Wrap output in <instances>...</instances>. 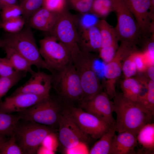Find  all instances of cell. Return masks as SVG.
Here are the masks:
<instances>
[{
	"instance_id": "2e32d148",
	"label": "cell",
	"mask_w": 154,
	"mask_h": 154,
	"mask_svg": "<svg viewBox=\"0 0 154 154\" xmlns=\"http://www.w3.org/2000/svg\"><path fill=\"white\" fill-rule=\"evenodd\" d=\"M61 13L51 11L42 7L29 19V26L36 29L50 32Z\"/></svg>"
},
{
	"instance_id": "d6986e66",
	"label": "cell",
	"mask_w": 154,
	"mask_h": 154,
	"mask_svg": "<svg viewBox=\"0 0 154 154\" xmlns=\"http://www.w3.org/2000/svg\"><path fill=\"white\" fill-rule=\"evenodd\" d=\"M132 12L137 24H147L150 19L151 0H121Z\"/></svg>"
},
{
	"instance_id": "d590c367",
	"label": "cell",
	"mask_w": 154,
	"mask_h": 154,
	"mask_svg": "<svg viewBox=\"0 0 154 154\" xmlns=\"http://www.w3.org/2000/svg\"><path fill=\"white\" fill-rule=\"evenodd\" d=\"M83 14L80 18L78 19L79 29H86L97 25L99 20L96 15L88 13Z\"/></svg>"
},
{
	"instance_id": "d6a6232c",
	"label": "cell",
	"mask_w": 154,
	"mask_h": 154,
	"mask_svg": "<svg viewBox=\"0 0 154 154\" xmlns=\"http://www.w3.org/2000/svg\"><path fill=\"white\" fill-rule=\"evenodd\" d=\"M135 51L127 56L123 62L122 71L125 78L131 77L137 72L134 59Z\"/></svg>"
},
{
	"instance_id": "3957f363",
	"label": "cell",
	"mask_w": 154,
	"mask_h": 154,
	"mask_svg": "<svg viewBox=\"0 0 154 154\" xmlns=\"http://www.w3.org/2000/svg\"><path fill=\"white\" fill-rule=\"evenodd\" d=\"M95 59V57L91 53L82 50L71 56V61L79 77L83 93L81 101L91 99L102 91L93 67Z\"/></svg>"
},
{
	"instance_id": "7bdbcfd3",
	"label": "cell",
	"mask_w": 154,
	"mask_h": 154,
	"mask_svg": "<svg viewBox=\"0 0 154 154\" xmlns=\"http://www.w3.org/2000/svg\"><path fill=\"white\" fill-rule=\"evenodd\" d=\"M5 137L0 135V144L7 140Z\"/></svg>"
},
{
	"instance_id": "ee69618b",
	"label": "cell",
	"mask_w": 154,
	"mask_h": 154,
	"mask_svg": "<svg viewBox=\"0 0 154 154\" xmlns=\"http://www.w3.org/2000/svg\"><path fill=\"white\" fill-rule=\"evenodd\" d=\"M3 45V41L2 39H0V48H2Z\"/></svg>"
},
{
	"instance_id": "5b68a950",
	"label": "cell",
	"mask_w": 154,
	"mask_h": 154,
	"mask_svg": "<svg viewBox=\"0 0 154 154\" xmlns=\"http://www.w3.org/2000/svg\"><path fill=\"white\" fill-rule=\"evenodd\" d=\"M63 109L58 101L50 96L17 114L21 119L54 129L58 125Z\"/></svg>"
},
{
	"instance_id": "8fae6325",
	"label": "cell",
	"mask_w": 154,
	"mask_h": 154,
	"mask_svg": "<svg viewBox=\"0 0 154 154\" xmlns=\"http://www.w3.org/2000/svg\"><path fill=\"white\" fill-rule=\"evenodd\" d=\"M137 50L134 44L128 42H121L113 59L106 64L104 69V76L106 79L105 92L110 100L113 99L116 94V84L121 75L124 60Z\"/></svg>"
},
{
	"instance_id": "60d3db41",
	"label": "cell",
	"mask_w": 154,
	"mask_h": 154,
	"mask_svg": "<svg viewBox=\"0 0 154 154\" xmlns=\"http://www.w3.org/2000/svg\"><path fill=\"white\" fill-rule=\"evenodd\" d=\"M146 71L149 79L154 81V65H149Z\"/></svg>"
},
{
	"instance_id": "b9f144b4",
	"label": "cell",
	"mask_w": 154,
	"mask_h": 154,
	"mask_svg": "<svg viewBox=\"0 0 154 154\" xmlns=\"http://www.w3.org/2000/svg\"><path fill=\"white\" fill-rule=\"evenodd\" d=\"M151 5L150 9V13L153 17H154V0H151Z\"/></svg>"
},
{
	"instance_id": "f1b7e54d",
	"label": "cell",
	"mask_w": 154,
	"mask_h": 154,
	"mask_svg": "<svg viewBox=\"0 0 154 154\" xmlns=\"http://www.w3.org/2000/svg\"><path fill=\"white\" fill-rule=\"evenodd\" d=\"M43 3V0H22L20 5L25 20H29L32 15L42 7Z\"/></svg>"
},
{
	"instance_id": "5bb4252c",
	"label": "cell",
	"mask_w": 154,
	"mask_h": 154,
	"mask_svg": "<svg viewBox=\"0 0 154 154\" xmlns=\"http://www.w3.org/2000/svg\"><path fill=\"white\" fill-rule=\"evenodd\" d=\"M30 78L11 94L26 93L48 97L52 86V75L38 70L31 74Z\"/></svg>"
},
{
	"instance_id": "e575fe53",
	"label": "cell",
	"mask_w": 154,
	"mask_h": 154,
	"mask_svg": "<svg viewBox=\"0 0 154 154\" xmlns=\"http://www.w3.org/2000/svg\"><path fill=\"white\" fill-rule=\"evenodd\" d=\"M68 0H43L42 7L53 12L61 13L65 11Z\"/></svg>"
},
{
	"instance_id": "ac0fdd59",
	"label": "cell",
	"mask_w": 154,
	"mask_h": 154,
	"mask_svg": "<svg viewBox=\"0 0 154 154\" xmlns=\"http://www.w3.org/2000/svg\"><path fill=\"white\" fill-rule=\"evenodd\" d=\"M137 144L135 134L128 131L118 133L113 138L110 154H135Z\"/></svg>"
},
{
	"instance_id": "4dcf8cb0",
	"label": "cell",
	"mask_w": 154,
	"mask_h": 154,
	"mask_svg": "<svg viewBox=\"0 0 154 154\" xmlns=\"http://www.w3.org/2000/svg\"><path fill=\"white\" fill-rule=\"evenodd\" d=\"M1 10L0 15L2 22L11 20L22 15L21 8L20 5L17 4L5 7Z\"/></svg>"
},
{
	"instance_id": "836d02e7",
	"label": "cell",
	"mask_w": 154,
	"mask_h": 154,
	"mask_svg": "<svg viewBox=\"0 0 154 154\" xmlns=\"http://www.w3.org/2000/svg\"><path fill=\"white\" fill-rule=\"evenodd\" d=\"M134 59L137 72H144L146 71L148 66L151 65L145 52L137 50L134 52Z\"/></svg>"
},
{
	"instance_id": "4316f807",
	"label": "cell",
	"mask_w": 154,
	"mask_h": 154,
	"mask_svg": "<svg viewBox=\"0 0 154 154\" xmlns=\"http://www.w3.org/2000/svg\"><path fill=\"white\" fill-rule=\"evenodd\" d=\"M26 73L17 71L11 76L6 77H0V103L1 98L12 87L25 76Z\"/></svg>"
},
{
	"instance_id": "f35d334b",
	"label": "cell",
	"mask_w": 154,
	"mask_h": 154,
	"mask_svg": "<svg viewBox=\"0 0 154 154\" xmlns=\"http://www.w3.org/2000/svg\"><path fill=\"white\" fill-rule=\"evenodd\" d=\"M16 71L6 57H0V77L11 76Z\"/></svg>"
},
{
	"instance_id": "8d00e7d4",
	"label": "cell",
	"mask_w": 154,
	"mask_h": 154,
	"mask_svg": "<svg viewBox=\"0 0 154 154\" xmlns=\"http://www.w3.org/2000/svg\"><path fill=\"white\" fill-rule=\"evenodd\" d=\"M94 0H68L74 9L82 14L90 11Z\"/></svg>"
},
{
	"instance_id": "6da1fadb",
	"label": "cell",
	"mask_w": 154,
	"mask_h": 154,
	"mask_svg": "<svg viewBox=\"0 0 154 154\" xmlns=\"http://www.w3.org/2000/svg\"><path fill=\"white\" fill-rule=\"evenodd\" d=\"M113 99L116 114L115 126L118 133L128 131L137 135L143 126L151 122L154 116L137 102L122 93H116Z\"/></svg>"
},
{
	"instance_id": "277c9868",
	"label": "cell",
	"mask_w": 154,
	"mask_h": 154,
	"mask_svg": "<svg viewBox=\"0 0 154 154\" xmlns=\"http://www.w3.org/2000/svg\"><path fill=\"white\" fill-rule=\"evenodd\" d=\"M54 131L49 127L20 119L13 133L23 154H35L45 137Z\"/></svg>"
},
{
	"instance_id": "52a82bcc",
	"label": "cell",
	"mask_w": 154,
	"mask_h": 154,
	"mask_svg": "<svg viewBox=\"0 0 154 154\" xmlns=\"http://www.w3.org/2000/svg\"><path fill=\"white\" fill-rule=\"evenodd\" d=\"M114 11L117 23L114 28L118 40L135 45L143 39L137 23L132 12L121 0H113Z\"/></svg>"
},
{
	"instance_id": "8992f818",
	"label": "cell",
	"mask_w": 154,
	"mask_h": 154,
	"mask_svg": "<svg viewBox=\"0 0 154 154\" xmlns=\"http://www.w3.org/2000/svg\"><path fill=\"white\" fill-rule=\"evenodd\" d=\"M52 75V86L65 100L80 102L83 93L80 80L71 61Z\"/></svg>"
},
{
	"instance_id": "83f0119b",
	"label": "cell",
	"mask_w": 154,
	"mask_h": 154,
	"mask_svg": "<svg viewBox=\"0 0 154 154\" xmlns=\"http://www.w3.org/2000/svg\"><path fill=\"white\" fill-rule=\"evenodd\" d=\"M113 11V0H94L90 11L98 17H104Z\"/></svg>"
},
{
	"instance_id": "7c38bea8",
	"label": "cell",
	"mask_w": 154,
	"mask_h": 154,
	"mask_svg": "<svg viewBox=\"0 0 154 154\" xmlns=\"http://www.w3.org/2000/svg\"><path fill=\"white\" fill-rule=\"evenodd\" d=\"M66 106L82 131L93 139L100 138L115 124L111 125L81 108L68 104Z\"/></svg>"
},
{
	"instance_id": "cb8c5ba5",
	"label": "cell",
	"mask_w": 154,
	"mask_h": 154,
	"mask_svg": "<svg viewBox=\"0 0 154 154\" xmlns=\"http://www.w3.org/2000/svg\"><path fill=\"white\" fill-rule=\"evenodd\" d=\"M101 37V47H108L118 43V40L114 28L104 19L99 20L96 25Z\"/></svg>"
},
{
	"instance_id": "bcb514c9",
	"label": "cell",
	"mask_w": 154,
	"mask_h": 154,
	"mask_svg": "<svg viewBox=\"0 0 154 154\" xmlns=\"http://www.w3.org/2000/svg\"><path fill=\"white\" fill-rule=\"evenodd\" d=\"M1 22H0V23Z\"/></svg>"
},
{
	"instance_id": "9c48e42d",
	"label": "cell",
	"mask_w": 154,
	"mask_h": 154,
	"mask_svg": "<svg viewBox=\"0 0 154 154\" xmlns=\"http://www.w3.org/2000/svg\"><path fill=\"white\" fill-rule=\"evenodd\" d=\"M39 44L40 55L50 68L52 74L71 61L69 50L52 36L44 37L40 40Z\"/></svg>"
},
{
	"instance_id": "7402d4cb",
	"label": "cell",
	"mask_w": 154,
	"mask_h": 154,
	"mask_svg": "<svg viewBox=\"0 0 154 154\" xmlns=\"http://www.w3.org/2000/svg\"><path fill=\"white\" fill-rule=\"evenodd\" d=\"M2 48L6 54L5 57L16 71L28 72L31 74L34 71L32 68L31 64L15 50L6 46H3Z\"/></svg>"
},
{
	"instance_id": "74e56055",
	"label": "cell",
	"mask_w": 154,
	"mask_h": 154,
	"mask_svg": "<svg viewBox=\"0 0 154 154\" xmlns=\"http://www.w3.org/2000/svg\"><path fill=\"white\" fill-rule=\"evenodd\" d=\"M119 47L118 43L110 46L101 48L99 52V56L106 64L113 59Z\"/></svg>"
},
{
	"instance_id": "30bf717a",
	"label": "cell",
	"mask_w": 154,
	"mask_h": 154,
	"mask_svg": "<svg viewBox=\"0 0 154 154\" xmlns=\"http://www.w3.org/2000/svg\"><path fill=\"white\" fill-rule=\"evenodd\" d=\"M58 140L67 150L89 141L90 137L79 127L66 106L62 111L59 121Z\"/></svg>"
},
{
	"instance_id": "e0dca14e",
	"label": "cell",
	"mask_w": 154,
	"mask_h": 154,
	"mask_svg": "<svg viewBox=\"0 0 154 154\" xmlns=\"http://www.w3.org/2000/svg\"><path fill=\"white\" fill-rule=\"evenodd\" d=\"M79 46L83 51L91 53L99 51L102 39L99 30L96 25L88 29H79Z\"/></svg>"
},
{
	"instance_id": "d4e9b609",
	"label": "cell",
	"mask_w": 154,
	"mask_h": 154,
	"mask_svg": "<svg viewBox=\"0 0 154 154\" xmlns=\"http://www.w3.org/2000/svg\"><path fill=\"white\" fill-rule=\"evenodd\" d=\"M20 119L17 114H7L0 111V135L10 137Z\"/></svg>"
},
{
	"instance_id": "f6af8a7d",
	"label": "cell",
	"mask_w": 154,
	"mask_h": 154,
	"mask_svg": "<svg viewBox=\"0 0 154 154\" xmlns=\"http://www.w3.org/2000/svg\"><path fill=\"white\" fill-rule=\"evenodd\" d=\"M0 11H1V10H0Z\"/></svg>"
},
{
	"instance_id": "ffe728a7",
	"label": "cell",
	"mask_w": 154,
	"mask_h": 154,
	"mask_svg": "<svg viewBox=\"0 0 154 154\" xmlns=\"http://www.w3.org/2000/svg\"><path fill=\"white\" fill-rule=\"evenodd\" d=\"M142 84L141 78H125L120 84L122 94L128 99L137 102L139 97L143 94Z\"/></svg>"
},
{
	"instance_id": "ba28073f",
	"label": "cell",
	"mask_w": 154,
	"mask_h": 154,
	"mask_svg": "<svg viewBox=\"0 0 154 154\" xmlns=\"http://www.w3.org/2000/svg\"><path fill=\"white\" fill-rule=\"evenodd\" d=\"M50 33L68 49L71 55L81 50L79 46L78 19L74 15L66 11L61 13Z\"/></svg>"
},
{
	"instance_id": "ab89813d",
	"label": "cell",
	"mask_w": 154,
	"mask_h": 154,
	"mask_svg": "<svg viewBox=\"0 0 154 154\" xmlns=\"http://www.w3.org/2000/svg\"><path fill=\"white\" fill-rule=\"evenodd\" d=\"M17 0H0V9L4 7L14 5L17 4Z\"/></svg>"
},
{
	"instance_id": "7a4b0ae2",
	"label": "cell",
	"mask_w": 154,
	"mask_h": 154,
	"mask_svg": "<svg viewBox=\"0 0 154 154\" xmlns=\"http://www.w3.org/2000/svg\"><path fill=\"white\" fill-rule=\"evenodd\" d=\"M3 46L13 48L38 69L51 70L42 57L34 37L29 28L15 33H8L2 39ZM3 47V46H2Z\"/></svg>"
},
{
	"instance_id": "484cf974",
	"label": "cell",
	"mask_w": 154,
	"mask_h": 154,
	"mask_svg": "<svg viewBox=\"0 0 154 154\" xmlns=\"http://www.w3.org/2000/svg\"><path fill=\"white\" fill-rule=\"evenodd\" d=\"M147 91L137 102L154 115V81L149 80L146 84Z\"/></svg>"
},
{
	"instance_id": "603a6c76",
	"label": "cell",
	"mask_w": 154,
	"mask_h": 154,
	"mask_svg": "<svg viewBox=\"0 0 154 154\" xmlns=\"http://www.w3.org/2000/svg\"><path fill=\"white\" fill-rule=\"evenodd\" d=\"M116 131L114 124L94 145L89 153L110 154L113 140Z\"/></svg>"
},
{
	"instance_id": "44dd1931",
	"label": "cell",
	"mask_w": 154,
	"mask_h": 154,
	"mask_svg": "<svg viewBox=\"0 0 154 154\" xmlns=\"http://www.w3.org/2000/svg\"><path fill=\"white\" fill-rule=\"evenodd\" d=\"M137 142L142 149L139 153L153 154L154 151V123H150L143 126L137 135Z\"/></svg>"
},
{
	"instance_id": "f546056e",
	"label": "cell",
	"mask_w": 154,
	"mask_h": 154,
	"mask_svg": "<svg viewBox=\"0 0 154 154\" xmlns=\"http://www.w3.org/2000/svg\"><path fill=\"white\" fill-rule=\"evenodd\" d=\"M25 23V19L21 16L8 21L1 22L0 27L8 33H15L23 29Z\"/></svg>"
},
{
	"instance_id": "4fadbf2b",
	"label": "cell",
	"mask_w": 154,
	"mask_h": 154,
	"mask_svg": "<svg viewBox=\"0 0 154 154\" xmlns=\"http://www.w3.org/2000/svg\"><path fill=\"white\" fill-rule=\"evenodd\" d=\"M81 109L91 113L112 125L115 123L113 113L114 110L113 102L106 93L102 91L91 99L80 102Z\"/></svg>"
},
{
	"instance_id": "9a60e30c",
	"label": "cell",
	"mask_w": 154,
	"mask_h": 154,
	"mask_svg": "<svg viewBox=\"0 0 154 154\" xmlns=\"http://www.w3.org/2000/svg\"><path fill=\"white\" fill-rule=\"evenodd\" d=\"M46 97L26 93L11 94L0 103V111L7 114L18 113L31 107Z\"/></svg>"
},
{
	"instance_id": "1f68e13d",
	"label": "cell",
	"mask_w": 154,
	"mask_h": 154,
	"mask_svg": "<svg viewBox=\"0 0 154 154\" xmlns=\"http://www.w3.org/2000/svg\"><path fill=\"white\" fill-rule=\"evenodd\" d=\"M0 154H23L16 143L14 133L10 136L9 140L0 144Z\"/></svg>"
}]
</instances>
